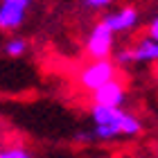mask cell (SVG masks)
Here are the masks:
<instances>
[{
	"label": "cell",
	"instance_id": "cell-7",
	"mask_svg": "<svg viewBox=\"0 0 158 158\" xmlns=\"http://www.w3.org/2000/svg\"><path fill=\"white\" fill-rule=\"evenodd\" d=\"M133 61L135 63H154V61H158V41H154L152 36L140 39L133 45Z\"/></svg>",
	"mask_w": 158,
	"mask_h": 158
},
{
	"label": "cell",
	"instance_id": "cell-5",
	"mask_svg": "<svg viewBox=\"0 0 158 158\" xmlns=\"http://www.w3.org/2000/svg\"><path fill=\"white\" fill-rule=\"evenodd\" d=\"M127 102V88L124 84L113 79L106 86H102L99 90L93 93V104L99 106H113V109H122V104Z\"/></svg>",
	"mask_w": 158,
	"mask_h": 158
},
{
	"label": "cell",
	"instance_id": "cell-6",
	"mask_svg": "<svg viewBox=\"0 0 158 158\" xmlns=\"http://www.w3.org/2000/svg\"><path fill=\"white\" fill-rule=\"evenodd\" d=\"M102 20L109 25V30L113 34H122V32H129V30H133V27L138 25L140 14H138L135 7H122V9H118V11L106 14Z\"/></svg>",
	"mask_w": 158,
	"mask_h": 158
},
{
	"label": "cell",
	"instance_id": "cell-11",
	"mask_svg": "<svg viewBox=\"0 0 158 158\" xmlns=\"http://www.w3.org/2000/svg\"><path fill=\"white\" fill-rule=\"evenodd\" d=\"M113 2V0H84V5L88 7V9H106Z\"/></svg>",
	"mask_w": 158,
	"mask_h": 158
},
{
	"label": "cell",
	"instance_id": "cell-2",
	"mask_svg": "<svg viewBox=\"0 0 158 158\" xmlns=\"http://www.w3.org/2000/svg\"><path fill=\"white\" fill-rule=\"evenodd\" d=\"M115 66L118 63L111 61V59H93L79 73V86L84 90H90V93L99 90L102 86H106L109 81L115 79V73H118Z\"/></svg>",
	"mask_w": 158,
	"mask_h": 158
},
{
	"label": "cell",
	"instance_id": "cell-9",
	"mask_svg": "<svg viewBox=\"0 0 158 158\" xmlns=\"http://www.w3.org/2000/svg\"><path fill=\"white\" fill-rule=\"evenodd\" d=\"M0 158H34L25 147H7L0 149Z\"/></svg>",
	"mask_w": 158,
	"mask_h": 158
},
{
	"label": "cell",
	"instance_id": "cell-13",
	"mask_svg": "<svg viewBox=\"0 0 158 158\" xmlns=\"http://www.w3.org/2000/svg\"><path fill=\"white\" fill-rule=\"evenodd\" d=\"M149 36H152L154 41H158V30H149Z\"/></svg>",
	"mask_w": 158,
	"mask_h": 158
},
{
	"label": "cell",
	"instance_id": "cell-1",
	"mask_svg": "<svg viewBox=\"0 0 158 158\" xmlns=\"http://www.w3.org/2000/svg\"><path fill=\"white\" fill-rule=\"evenodd\" d=\"M90 118L95 122V127H113L120 135H138L142 131V124L135 115H131V113H127L122 109H113V106L93 104Z\"/></svg>",
	"mask_w": 158,
	"mask_h": 158
},
{
	"label": "cell",
	"instance_id": "cell-12",
	"mask_svg": "<svg viewBox=\"0 0 158 158\" xmlns=\"http://www.w3.org/2000/svg\"><path fill=\"white\" fill-rule=\"evenodd\" d=\"M149 30H158V14L154 16V20H152V23H149Z\"/></svg>",
	"mask_w": 158,
	"mask_h": 158
},
{
	"label": "cell",
	"instance_id": "cell-3",
	"mask_svg": "<svg viewBox=\"0 0 158 158\" xmlns=\"http://www.w3.org/2000/svg\"><path fill=\"white\" fill-rule=\"evenodd\" d=\"M113 43H115V34L109 30V25L104 20L93 25L86 39V52L90 59H109L113 54Z\"/></svg>",
	"mask_w": 158,
	"mask_h": 158
},
{
	"label": "cell",
	"instance_id": "cell-4",
	"mask_svg": "<svg viewBox=\"0 0 158 158\" xmlns=\"http://www.w3.org/2000/svg\"><path fill=\"white\" fill-rule=\"evenodd\" d=\"M32 0H0V30L14 32L25 23Z\"/></svg>",
	"mask_w": 158,
	"mask_h": 158
},
{
	"label": "cell",
	"instance_id": "cell-10",
	"mask_svg": "<svg viewBox=\"0 0 158 158\" xmlns=\"http://www.w3.org/2000/svg\"><path fill=\"white\" fill-rule=\"evenodd\" d=\"M115 63L118 66H127V63H135L133 61V48H122L115 52Z\"/></svg>",
	"mask_w": 158,
	"mask_h": 158
},
{
	"label": "cell",
	"instance_id": "cell-8",
	"mask_svg": "<svg viewBox=\"0 0 158 158\" xmlns=\"http://www.w3.org/2000/svg\"><path fill=\"white\" fill-rule=\"evenodd\" d=\"M27 52V41L25 39H9L5 43V54L7 56H23Z\"/></svg>",
	"mask_w": 158,
	"mask_h": 158
}]
</instances>
